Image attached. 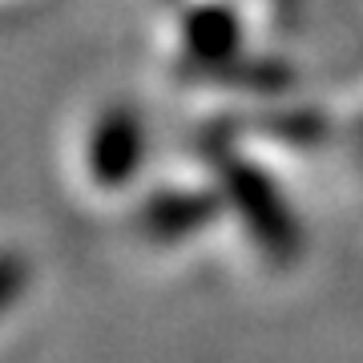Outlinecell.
Returning a JSON list of instances; mask_svg holds the SVG:
<instances>
[{
  "mask_svg": "<svg viewBox=\"0 0 363 363\" xmlns=\"http://www.w3.org/2000/svg\"><path fill=\"white\" fill-rule=\"evenodd\" d=\"M145 157V130L125 105H109L93 117L85 138V174L101 190H121L138 178Z\"/></svg>",
  "mask_w": 363,
  "mask_h": 363,
  "instance_id": "obj_1",
  "label": "cell"
},
{
  "mask_svg": "<svg viewBox=\"0 0 363 363\" xmlns=\"http://www.w3.org/2000/svg\"><path fill=\"white\" fill-rule=\"evenodd\" d=\"M226 182H230L234 198H238L242 218L259 230V238L267 242V247L286 250L291 242H295V230L286 234V214H283V206H279L274 190L259 178V174H255V169H250V166H230Z\"/></svg>",
  "mask_w": 363,
  "mask_h": 363,
  "instance_id": "obj_2",
  "label": "cell"
},
{
  "mask_svg": "<svg viewBox=\"0 0 363 363\" xmlns=\"http://www.w3.org/2000/svg\"><path fill=\"white\" fill-rule=\"evenodd\" d=\"M234 40H238L234 16L214 9V4L194 9V13L186 16V49L194 52L202 65H218L222 57H230Z\"/></svg>",
  "mask_w": 363,
  "mask_h": 363,
  "instance_id": "obj_3",
  "label": "cell"
},
{
  "mask_svg": "<svg viewBox=\"0 0 363 363\" xmlns=\"http://www.w3.org/2000/svg\"><path fill=\"white\" fill-rule=\"evenodd\" d=\"M210 214V206L202 198H162V202H150L145 206V226L154 234H178L190 230Z\"/></svg>",
  "mask_w": 363,
  "mask_h": 363,
  "instance_id": "obj_4",
  "label": "cell"
},
{
  "mask_svg": "<svg viewBox=\"0 0 363 363\" xmlns=\"http://www.w3.org/2000/svg\"><path fill=\"white\" fill-rule=\"evenodd\" d=\"M28 283V262L16 250H0V315L13 307Z\"/></svg>",
  "mask_w": 363,
  "mask_h": 363,
  "instance_id": "obj_5",
  "label": "cell"
}]
</instances>
